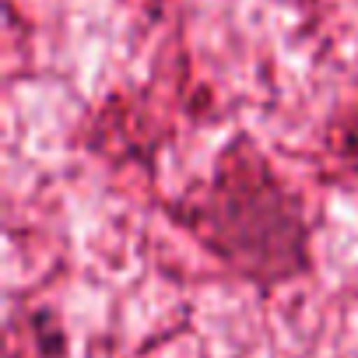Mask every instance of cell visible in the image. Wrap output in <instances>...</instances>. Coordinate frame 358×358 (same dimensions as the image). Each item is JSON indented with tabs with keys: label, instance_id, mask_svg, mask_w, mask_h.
<instances>
[{
	"label": "cell",
	"instance_id": "1",
	"mask_svg": "<svg viewBox=\"0 0 358 358\" xmlns=\"http://www.w3.org/2000/svg\"><path fill=\"white\" fill-rule=\"evenodd\" d=\"M165 218L232 281L271 295L313 274V225L271 155L239 130L211 172L165 204Z\"/></svg>",
	"mask_w": 358,
	"mask_h": 358
}]
</instances>
